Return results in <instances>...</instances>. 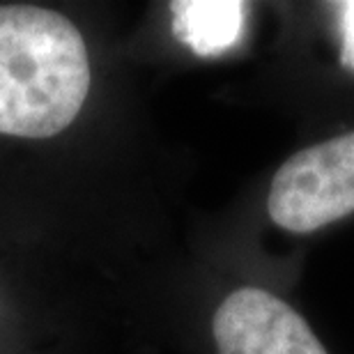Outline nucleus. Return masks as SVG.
<instances>
[{"label": "nucleus", "mask_w": 354, "mask_h": 354, "mask_svg": "<svg viewBox=\"0 0 354 354\" xmlns=\"http://www.w3.org/2000/svg\"><path fill=\"white\" fill-rule=\"evenodd\" d=\"M88 90V48L72 21L46 7H0V133L51 138L74 122Z\"/></svg>", "instance_id": "f257e3e1"}, {"label": "nucleus", "mask_w": 354, "mask_h": 354, "mask_svg": "<svg viewBox=\"0 0 354 354\" xmlns=\"http://www.w3.org/2000/svg\"><path fill=\"white\" fill-rule=\"evenodd\" d=\"M272 221L290 232H313L354 212V131L292 154L272 180Z\"/></svg>", "instance_id": "f03ea898"}, {"label": "nucleus", "mask_w": 354, "mask_h": 354, "mask_svg": "<svg viewBox=\"0 0 354 354\" xmlns=\"http://www.w3.org/2000/svg\"><path fill=\"white\" fill-rule=\"evenodd\" d=\"M173 30L198 55H214L230 48L242 35V3H171Z\"/></svg>", "instance_id": "20e7f679"}, {"label": "nucleus", "mask_w": 354, "mask_h": 354, "mask_svg": "<svg viewBox=\"0 0 354 354\" xmlns=\"http://www.w3.org/2000/svg\"><path fill=\"white\" fill-rule=\"evenodd\" d=\"M212 331L218 354H327L290 304L260 288H239L225 297Z\"/></svg>", "instance_id": "7ed1b4c3"}]
</instances>
